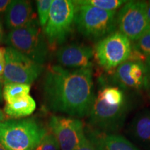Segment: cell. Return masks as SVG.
<instances>
[{
  "label": "cell",
  "mask_w": 150,
  "mask_h": 150,
  "mask_svg": "<svg viewBox=\"0 0 150 150\" xmlns=\"http://www.w3.org/2000/svg\"><path fill=\"white\" fill-rule=\"evenodd\" d=\"M42 92L49 110L74 117L88 115L95 98L93 69L71 70L52 65L43 79Z\"/></svg>",
  "instance_id": "1"
},
{
  "label": "cell",
  "mask_w": 150,
  "mask_h": 150,
  "mask_svg": "<svg viewBox=\"0 0 150 150\" xmlns=\"http://www.w3.org/2000/svg\"><path fill=\"white\" fill-rule=\"evenodd\" d=\"M127 112L126 97L115 86L99 90L90 111V123L104 134H112L125 122Z\"/></svg>",
  "instance_id": "2"
},
{
  "label": "cell",
  "mask_w": 150,
  "mask_h": 150,
  "mask_svg": "<svg viewBox=\"0 0 150 150\" xmlns=\"http://www.w3.org/2000/svg\"><path fill=\"white\" fill-rule=\"evenodd\" d=\"M47 134L32 118L0 123V142L7 150H33Z\"/></svg>",
  "instance_id": "3"
},
{
  "label": "cell",
  "mask_w": 150,
  "mask_h": 150,
  "mask_svg": "<svg viewBox=\"0 0 150 150\" xmlns=\"http://www.w3.org/2000/svg\"><path fill=\"white\" fill-rule=\"evenodd\" d=\"M42 28L33 20L23 27L11 30L7 35L8 47L42 65L47 59L48 44Z\"/></svg>",
  "instance_id": "4"
},
{
  "label": "cell",
  "mask_w": 150,
  "mask_h": 150,
  "mask_svg": "<svg viewBox=\"0 0 150 150\" xmlns=\"http://www.w3.org/2000/svg\"><path fill=\"white\" fill-rule=\"evenodd\" d=\"M74 1L77 6L75 24L79 32L92 40H102L113 32L117 23L115 11L102 10Z\"/></svg>",
  "instance_id": "5"
},
{
  "label": "cell",
  "mask_w": 150,
  "mask_h": 150,
  "mask_svg": "<svg viewBox=\"0 0 150 150\" xmlns=\"http://www.w3.org/2000/svg\"><path fill=\"white\" fill-rule=\"evenodd\" d=\"M77 6L71 0H53L48 21L43 29L48 45L54 48L66 40L75 24Z\"/></svg>",
  "instance_id": "6"
},
{
  "label": "cell",
  "mask_w": 150,
  "mask_h": 150,
  "mask_svg": "<svg viewBox=\"0 0 150 150\" xmlns=\"http://www.w3.org/2000/svg\"><path fill=\"white\" fill-rule=\"evenodd\" d=\"M94 52L99 65L111 70L130 60L132 45L128 38L120 31H113L99 41Z\"/></svg>",
  "instance_id": "7"
},
{
  "label": "cell",
  "mask_w": 150,
  "mask_h": 150,
  "mask_svg": "<svg viewBox=\"0 0 150 150\" xmlns=\"http://www.w3.org/2000/svg\"><path fill=\"white\" fill-rule=\"evenodd\" d=\"M42 65L10 47H6L4 84L16 83L31 85L42 74Z\"/></svg>",
  "instance_id": "8"
},
{
  "label": "cell",
  "mask_w": 150,
  "mask_h": 150,
  "mask_svg": "<svg viewBox=\"0 0 150 150\" xmlns=\"http://www.w3.org/2000/svg\"><path fill=\"white\" fill-rule=\"evenodd\" d=\"M120 32L136 42L150 29L147 14V2L130 1L124 4L117 14Z\"/></svg>",
  "instance_id": "9"
},
{
  "label": "cell",
  "mask_w": 150,
  "mask_h": 150,
  "mask_svg": "<svg viewBox=\"0 0 150 150\" xmlns=\"http://www.w3.org/2000/svg\"><path fill=\"white\" fill-rule=\"evenodd\" d=\"M49 126L61 150H74L85 136L83 122L77 118L52 115Z\"/></svg>",
  "instance_id": "10"
},
{
  "label": "cell",
  "mask_w": 150,
  "mask_h": 150,
  "mask_svg": "<svg viewBox=\"0 0 150 150\" xmlns=\"http://www.w3.org/2000/svg\"><path fill=\"white\" fill-rule=\"evenodd\" d=\"M95 52L90 46L70 44L61 47L56 52V59L63 67L81 69L92 67Z\"/></svg>",
  "instance_id": "11"
},
{
  "label": "cell",
  "mask_w": 150,
  "mask_h": 150,
  "mask_svg": "<svg viewBox=\"0 0 150 150\" xmlns=\"http://www.w3.org/2000/svg\"><path fill=\"white\" fill-rule=\"evenodd\" d=\"M147 70L141 61H128L117 67L115 76L122 85L134 89L147 86Z\"/></svg>",
  "instance_id": "12"
},
{
  "label": "cell",
  "mask_w": 150,
  "mask_h": 150,
  "mask_svg": "<svg viewBox=\"0 0 150 150\" xmlns=\"http://www.w3.org/2000/svg\"><path fill=\"white\" fill-rule=\"evenodd\" d=\"M33 11L31 4L24 0H13L5 13L6 27L14 30L23 27L33 21Z\"/></svg>",
  "instance_id": "13"
},
{
  "label": "cell",
  "mask_w": 150,
  "mask_h": 150,
  "mask_svg": "<svg viewBox=\"0 0 150 150\" xmlns=\"http://www.w3.org/2000/svg\"><path fill=\"white\" fill-rule=\"evenodd\" d=\"M131 138L150 150V109L141 110L135 115L129 127Z\"/></svg>",
  "instance_id": "14"
},
{
  "label": "cell",
  "mask_w": 150,
  "mask_h": 150,
  "mask_svg": "<svg viewBox=\"0 0 150 150\" xmlns=\"http://www.w3.org/2000/svg\"><path fill=\"white\" fill-rule=\"evenodd\" d=\"M91 136L95 138L103 150H140L120 135L98 133Z\"/></svg>",
  "instance_id": "15"
},
{
  "label": "cell",
  "mask_w": 150,
  "mask_h": 150,
  "mask_svg": "<svg viewBox=\"0 0 150 150\" xmlns=\"http://www.w3.org/2000/svg\"><path fill=\"white\" fill-rule=\"evenodd\" d=\"M36 108V103L30 95L12 103H6L4 112L6 115L13 119L27 117L33 113Z\"/></svg>",
  "instance_id": "16"
},
{
  "label": "cell",
  "mask_w": 150,
  "mask_h": 150,
  "mask_svg": "<svg viewBox=\"0 0 150 150\" xmlns=\"http://www.w3.org/2000/svg\"><path fill=\"white\" fill-rule=\"evenodd\" d=\"M31 85L9 83L4 84L2 96L6 103H12L29 95Z\"/></svg>",
  "instance_id": "17"
},
{
  "label": "cell",
  "mask_w": 150,
  "mask_h": 150,
  "mask_svg": "<svg viewBox=\"0 0 150 150\" xmlns=\"http://www.w3.org/2000/svg\"><path fill=\"white\" fill-rule=\"evenodd\" d=\"M134 42L132 47L133 58L138 61L150 59V29Z\"/></svg>",
  "instance_id": "18"
},
{
  "label": "cell",
  "mask_w": 150,
  "mask_h": 150,
  "mask_svg": "<svg viewBox=\"0 0 150 150\" xmlns=\"http://www.w3.org/2000/svg\"><path fill=\"white\" fill-rule=\"evenodd\" d=\"M77 1L108 11H115L116 9L127 2V1L124 0H81Z\"/></svg>",
  "instance_id": "19"
},
{
  "label": "cell",
  "mask_w": 150,
  "mask_h": 150,
  "mask_svg": "<svg viewBox=\"0 0 150 150\" xmlns=\"http://www.w3.org/2000/svg\"><path fill=\"white\" fill-rule=\"evenodd\" d=\"M53 0H38L36 1L39 22L42 30L45 27L48 21L50 13Z\"/></svg>",
  "instance_id": "20"
},
{
  "label": "cell",
  "mask_w": 150,
  "mask_h": 150,
  "mask_svg": "<svg viewBox=\"0 0 150 150\" xmlns=\"http://www.w3.org/2000/svg\"><path fill=\"white\" fill-rule=\"evenodd\" d=\"M33 150H60V147L54 135L47 133Z\"/></svg>",
  "instance_id": "21"
},
{
  "label": "cell",
  "mask_w": 150,
  "mask_h": 150,
  "mask_svg": "<svg viewBox=\"0 0 150 150\" xmlns=\"http://www.w3.org/2000/svg\"><path fill=\"white\" fill-rule=\"evenodd\" d=\"M74 150H103L93 136L89 138L85 135L81 143Z\"/></svg>",
  "instance_id": "22"
},
{
  "label": "cell",
  "mask_w": 150,
  "mask_h": 150,
  "mask_svg": "<svg viewBox=\"0 0 150 150\" xmlns=\"http://www.w3.org/2000/svg\"><path fill=\"white\" fill-rule=\"evenodd\" d=\"M11 2L10 0H0V16L6 13Z\"/></svg>",
  "instance_id": "23"
},
{
  "label": "cell",
  "mask_w": 150,
  "mask_h": 150,
  "mask_svg": "<svg viewBox=\"0 0 150 150\" xmlns=\"http://www.w3.org/2000/svg\"><path fill=\"white\" fill-rule=\"evenodd\" d=\"M5 68V61L0 62V79L3 80V75L4 72Z\"/></svg>",
  "instance_id": "24"
},
{
  "label": "cell",
  "mask_w": 150,
  "mask_h": 150,
  "mask_svg": "<svg viewBox=\"0 0 150 150\" xmlns=\"http://www.w3.org/2000/svg\"><path fill=\"white\" fill-rule=\"evenodd\" d=\"M6 47H0V62L5 61Z\"/></svg>",
  "instance_id": "25"
},
{
  "label": "cell",
  "mask_w": 150,
  "mask_h": 150,
  "mask_svg": "<svg viewBox=\"0 0 150 150\" xmlns=\"http://www.w3.org/2000/svg\"><path fill=\"white\" fill-rule=\"evenodd\" d=\"M6 115L5 112H4V110L0 109V123L6 121Z\"/></svg>",
  "instance_id": "26"
},
{
  "label": "cell",
  "mask_w": 150,
  "mask_h": 150,
  "mask_svg": "<svg viewBox=\"0 0 150 150\" xmlns=\"http://www.w3.org/2000/svg\"><path fill=\"white\" fill-rule=\"evenodd\" d=\"M3 87H4L3 80L0 79V102H1V101H2V99H3V96H2Z\"/></svg>",
  "instance_id": "27"
},
{
  "label": "cell",
  "mask_w": 150,
  "mask_h": 150,
  "mask_svg": "<svg viewBox=\"0 0 150 150\" xmlns=\"http://www.w3.org/2000/svg\"><path fill=\"white\" fill-rule=\"evenodd\" d=\"M4 36V29H3V25L1 23V20H0V43L2 41Z\"/></svg>",
  "instance_id": "28"
},
{
  "label": "cell",
  "mask_w": 150,
  "mask_h": 150,
  "mask_svg": "<svg viewBox=\"0 0 150 150\" xmlns=\"http://www.w3.org/2000/svg\"><path fill=\"white\" fill-rule=\"evenodd\" d=\"M147 14L148 17V20L150 22V1L147 3Z\"/></svg>",
  "instance_id": "29"
},
{
  "label": "cell",
  "mask_w": 150,
  "mask_h": 150,
  "mask_svg": "<svg viewBox=\"0 0 150 150\" xmlns=\"http://www.w3.org/2000/svg\"><path fill=\"white\" fill-rule=\"evenodd\" d=\"M0 150H7V149L5 148L4 146V145H2V144L1 143V142H0Z\"/></svg>",
  "instance_id": "30"
},
{
  "label": "cell",
  "mask_w": 150,
  "mask_h": 150,
  "mask_svg": "<svg viewBox=\"0 0 150 150\" xmlns=\"http://www.w3.org/2000/svg\"><path fill=\"white\" fill-rule=\"evenodd\" d=\"M149 60H150V59H149ZM149 65H150V61H149Z\"/></svg>",
  "instance_id": "31"
}]
</instances>
